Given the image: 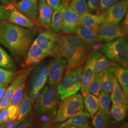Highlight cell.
<instances>
[{
	"label": "cell",
	"instance_id": "cell-1",
	"mask_svg": "<svg viewBox=\"0 0 128 128\" xmlns=\"http://www.w3.org/2000/svg\"><path fill=\"white\" fill-rule=\"evenodd\" d=\"M35 34V30L10 22L5 23L0 25V44L16 58L25 59Z\"/></svg>",
	"mask_w": 128,
	"mask_h": 128
},
{
	"label": "cell",
	"instance_id": "cell-2",
	"mask_svg": "<svg viewBox=\"0 0 128 128\" xmlns=\"http://www.w3.org/2000/svg\"><path fill=\"white\" fill-rule=\"evenodd\" d=\"M89 46L74 35H59L56 56L67 61L66 72L82 65L89 55Z\"/></svg>",
	"mask_w": 128,
	"mask_h": 128
},
{
	"label": "cell",
	"instance_id": "cell-3",
	"mask_svg": "<svg viewBox=\"0 0 128 128\" xmlns=\"http://www.w3.org/2000/svg\"><path fill=\"white\" fill-rule=\"evenodd\" d=\"M41 91V96L35 102V114H50L56 115L60 99L57 86L50 88L46 86Z\"/></svg>",
	"mask_w": 128,
	"mask_h": 128
},
{
	"label": "cell",
	"instance_id": "cell-4",
	"mask_svg": "<svg viewBox=\"0 0 128 128\" xmlns=\"http://www.w3.org/2000/svg\"><path fill=\"white\" fill-rule=\"evenodd\" d=\"M82 70V66H81L66 72L57 86L61 100L76 94L80 89Z\"/></svg>",
	"mask_w": 128,
	"mask_h": 128
},
{
	"label": "cell",
	"instance_id": "cell-5",
	"mask_svg": "<svg viewBox=\"0 0 128 128\" xmlns=\"http://www.w3.org/2000/svg\"><path fill=\"white\" fill-rule=\"evenodd\" d=\"M84 111L82 96L80 94H76L59 102L55 122H62Z\"/></svg>",
	"mask_w": 128,
	"mask_h": 128
},
{
	"label": "cell",
	"instance_id": "cell-6",
	"mask_svg": "<svg viewBox=\"0 0 128 128\" xmlns=\"http://www.w3.org/2000/svg\"><path fill=\"white\" fill-rule=\"evenodd\" d=\"M100 51L112 61L128 66V40L122 37L114 40L108 42L100 48Z\"/></svg>",
	"mask_w": 128,
	"mask_h": 128
},
{
	"label": "cell",
	"instance_id": "cell-7",
	"mask_svg": "<svg viewBox=\"0 0 128 128\" xmlns=\"http://www.w3.org/2000/svg\"><path fill=\"white\" fill-rule=\"evenodd\" d=\"M50 64L42 62L34 66L29 74L28 92L31 98L45 87L48 80Z\"/></svg>",
	"mask_w": 128,
	"mask_h": 128
},
{
	"label": "cell",
	"instance_id": "cell-8",
	"mask_svg": "<svg viewBox=\"0 0 128 128\" xmlns=\"http://www.w3.org/2000/svg\"><path fill=\"white\" fill-rule=\"evenodd\" d=\"M102 56L101 53L96 50L92 51L88 55L86 63L82 69L81 78V92L83 97L89 91V88L96 74L95 66L97 60Z\"/></svg>",
	"mask_w": 128,
	"mask_h": 128
},
{
	"label": "cell",
	"instance_id": "cell-9",
	"mask_svg": "<svg viewBox=\"0 0 128 128\" xmlns=\"http://www.w3.org/2000/svg\"><path fill=\"white\" fill-rule=\"evenodd\" d=\"M67 61L61 56H56L50 63L48 76V86H58L61 81L67 67Z\"/></svg>",
	"mask_w": 128,
	"mask_h": 128
},
{
	"label": "cell",
	"instance_id": "cell-10",
	"mask_svg": "<svg viewBox=\"0 0 128 128\" xmlns=\"http://www.w3.org/2000/svg\"><path fill=\"white\" fill-rule=\"evenodd\" d=\"M33 66L24 68L19 71L16 74L13 81L6 90L4 96L2 101L0 102V112L5 107H8L12 98L14 92L23 81L26 80L28 76L29 75Z\"/></svg>",
	"mask_w": 128,
	"mask_h": 128
},
{
	"label": "cell",
	"instance_id": "cell-11",
	"mask_svg": "<svg viewBox=\"0 0 128 128\" xmlns=\"http://www.w3.org/2000/svg\"><path fill=\"white\" fill-rule=\"evenodd\" d=\"M58 38L59 35L56 33L45 30L40 32L33 42L50 56L55 55Z\"/></svg>",
	"mask_w": 128,
	"mask_h": 128
},
{
	"label": "cell",
	"instance_id": "cell-12",
	"mask_svg": "<svg viewBox=\"0 0 128 128\" xmlns=\"http://www.w3.org/2000/svg\"><path fill=\"white\" fill-rule=\"evenodd\" d=\"M81 26L80 15L74 12L69 4L66 5L64 9L61 32L64 34H74Z\"/></svg>",
	"mask_w": 128,
	"mask_h": 128
},
{
	"label": "cell",
	"instance_id": "cell-13",
	"mask_svg": "<svg viewBox=\"0 0 128 128\" xmlns=\"http://www.w3.org/2000/svg\"><path fill=\"white\" fill-rule=\"evenodd\" d=\"M100 40L110 42L125 36L122 28L118 25L104 22L101 24L97 30Z\"/></svg>",
	"mask_w": 128,
	"mask_h": 128
},
{
	"label": "cell",
	"instance_id": "cell-14",
	"mask_svg": "<svg viewBox=\"0 0 128 128\" xmlns=\"http://www.w3.org/2000/svg\"><path fill=\"white\" fill-rule=\"evenodd\" d=\"M128 9V0H122L109 8L107 12L105 22L118 25L122 20Z\"/></svg>",
	"mask_w": 128,
	"mask_h": 128
},
{
	"label": "cell",
	"instance_id": "cell-15",
	"mask_svg": "<svg viewBox=\"0 0 128 128\" xmlns=\"http://www.w3.org/2000/svg\"><path fill=\"white\" fill-rule=\"evenodd\" d=\"M20 12L37 23L38 16V0H20L16 3Z\"/></svg>",
	"mask_w": 128,
	"mask_h": 128
},
{
	"label": "cell",
	"instance_id": "cell-16",
	"mask_svg": "<svg viewBox=\"0 0 128 128\" xmlns=\"http://www.w3.org/2000/svg\"><path fill=\"white\" fill-rule=\"evenodd\" d=\"M91 116L86 111H83L74 116L63 122L51 126L50 128H64L74 126L78 128H87Z\"/></svg>",
	"mask_w": 128,
	"mask_h": 128
},
{
	"label": "cell",
	"instance_id": "cell-17",
	"mask_svg": "<svg viewBox=\"0 0 128 128\" xmlns=\"http://www.w3.org/2000/svg\"><path fill=\"white\" fill-rule=\"evenodd\" d=\"M47 56H48V55L46 52L33 42L28 52L22 67L34 66L41 62Z\"/></svg>",
	"mask_w": 128,
	"mask_h": 128
},
{
	"label": "cell",
	"instance_id": "cell-18",
	"mask_svg": "<svg viewBox=\"0 0 128 128\" xmlns=\"http://www.w3.org/2000/svg\"><path fill=\"white\" fill-rule=\"evenodd\" d=\"M107 12L100 14H92L86 13L80 15V22L81 25L96 31L97 30L101 24L105 22Z\"/></svg>",
	"mask_w": 128,
	"mask_h": 128
},
{
	"label": "cell",
	"instance_id": "cell-19",
	"mask_svg": "<svg viewBox=\"0 0 128 128\" xmlns=\"http://www.w3.org/2000/svg\"><path fill=\"white\" fill-rule=\"evenodd\" d=\"M53 10L45 0H38V16L37 23L39 26L45 28H49L51 25Z\"/></svg>",
	"mask_w": 128,
	"mask_h": 128
},
{
	"label": "cell",
	"instance_id": "cell-20",
	"mask_svg": "<svg viewBox=\"0 0 128 128\" xmlns=\"http://www.w3.org/2000/svg\"><path fill=\"white\" fill-rule=\"evenodd\" d=\"M10 22L22 27L35 30L38 28V23L32 21L16 9L12 10L9 18Z\"/></svg>",
	"mask_w": 128,
	"mask_h": 128
},
{
	"label": "cell",
	"instance_id": "cell-21",
	"mask_svg": "<svg viewBox=\"0 0 128 128\" xmlns=\"http://www.w3.org/2000/svg\"><path fill=\"white\" fill-rule=\"evenodd\" d=\"M76 34L87 46H98L100 40L96 31L81 25L78 28Z\"/></svg>",
	"mask_w": 128,
	"mask_h": 128
},
{
	"label": "cell",
	"instance_id": "cell-22",
	"mask_svg": "<svg viewBox=\"0 0 128 128\" xmlns=\"http://www.w3.org/2000/svg\"><path fill=\"white\" fill-rule=\"evenodd\" d=\"M67 4H69V1L68 0H62L61 4L55 10L52 14L51 27L56 33H60L62 30L64 9Z\"/></svg>",
	"mask_w": 128,
	"mask_h": 128
},
{
	"label": "cell",
	"instance_id": "cell-23",
	"mask_svg": "<svg viewBox=\"0 0 128 128\" xmlns=\"http://www.w3.org/2000/svg\"><path fill=\"white\" fill-rule=\"evenodd\" d=\"M92 125L94 128H116V122L110 119L109 115L98 110L92 118Z\"/></svg>",
	"mask_w": 128,
	"mask_h": 128
},
{
	"label": "cell",
	"instance_id": "cell-24",
	"mask_svg": "<svg viewBox=\"0 0 128 128\" xmlns=\"http://www.w3.org/2000/svg\"><path fill=\"white\" fill-rule=\"evenodd\" d=\"M83 97L84 107L90 115L91 117L92 118L100 108V99L99 97L89 92Z\"/></svg>",
	"mask_w": 128,
	"mask_h": 128
},
{
	"label": "cell",
	"instance_id": "cell-25",
	"mask_svg": "<svg viewBox=\"0 0 128 128\" xmlns=\"http://www.w3.org/2000/svg\"><path fill=\"white\" fill-rule=\"evenodd\" d=\"M115 77L114 68H111L104 71L101 83V90L107 94H110L114 86Z\"/></svg>",
	"mask_w": 128,
	"mask_h": 128
},
{
	"label": "cell",
	"instance_id": "cell-26",
	"mask_svg": "<svg viewBox=\"0 0 128 128\" xmlns=\"http://www.w3.org/2000/svg\"><path fill=\"white\" fill-rule=\"evenodd\" d=\"M112 104H124L128 105V97L120 86L116 76L114 80V86L110 96Z\"/></svg>",
	"mask_w": 128,
	"mask_h": 128
},
{
	"label": "cell",
	"instance_id": "cell-27",
	"mask_svg": "<svg viewBox=\"0 0 128 128\" xmlns=\"http://www.w3.org/2000/svg\"><path fill=\"white\" fill-rule=\"evenodd\" d=\"M115 76L120 87L128 97V68L117 64L114 68Z\"/></svg>",
	"mask_w": 128,
	"mask_h": 128
},
{
	"label": "cell",
	"instance_id": "cell-28",
	"mask_svg": "<svg viewBox=\"0 0 128 128\" xmlns=\"http://www.w3.org/2000/svg\"><path fill=\"white\" fill-rule=\"evenodd\" d=\"M128 105L124 104H112L110 110V114L116 122H120L126 118L128 114Z\"/></svg>",
	"mask_w": 128,
	"mask_h": 128
},
{
	"label": "cell",
	"instance_id": "cell-29",
	"mask_svg": "<svg viewBox=\"0 0 128 128\" xmlns=\"http://www.w3.org/2000/svg\"><path fill=\"white\" fill-rule=\"evenodd\" d=\"M32 99L30 96L26 92L24 94L23 99L20 106L19 115L17 119L20 121H22L32 110Z\"/></svg>",
	"mask_w": 128,
	"mask_h": 128
},
{
	"label": "cell",
	"instance_id": "cell-30",
	"mask_svg": "<svg viewBox=\"0 0 128 128\" xmlns=\"http://www.w3.org/2000/svg\"><path fill=\"white\" fill-rule=\"evenodd\" d=\"M118 64L110 61L104 56H101L97 60L95 66L96 74L104 72L106 70L111 68H114Z\"/></svg>",
	"mask_w": 128,
	"mask_h": 128
},
{
	"label": "cell",
	"instance_id": "cell-31",
	"mask_svg": "<svg viewBox=\"0 0 128 128\" xmlns=\"http://www.w3.org/2000/svg\"><path fill=\"white\" fill-rule=\"evenodd\" d=\"M69 6L80 15L89 13L86 0H70Z\"/></svg>",
	"mask_w": 128,
	"mask_h": 128
},
{
	"label": "cell",
	"instance_id": "cell-32",
	"mask_svg": "<svg viewBox=\"0 0 128 128\" xmlns=\"http://www.w3.org/2000/svg\"><path fill=\"white\" fill-rule=\"evenodd\" d=\"M0 66L9 70L15 69L14 60L9 54L0 46Z\"/></svg>",
	"mask_w": 128,
	"mask_h": 128
},
{
	"label": "cell",
	"instance_id": "cell-33",
	"mask_svg": "<svg viewBox=\"0 0 128 128\" xmlns=\"http://www.w3.org/2000/svg\"><path fill=\"white\" fill-rule=\"evenodd\" d=\"M104 72L96 74L89 88L90 92L96 96L99 97L101 92V83L103 77Z\"/></svg>",
	"mask_w": 128,
	"mask_h": 128
},
{
	"label": "cell",
	"instance_id": "cell-34",
	"mask_svg": "<svg viewBox=\"0 0 128 128\" xmlns=\"http://www.w3.org/2000/svg\"><path fill=\"white\" fill-rule=\"evenodd\" d=\"M26 86V81H23L17 88L14 92L12 98L10 101L9 106L14 105L20 107L22 102L24 96V89Z\"/></svg>",
	"mask_w": 128,
	"mask_h": 128
},
{
	"label": "cell",
	"instance_id": "cell-35",
	"mask_svg": "<svg viewBox=\"0 0 128 128\" xmlns=\"http://www.w3.org/2000/svg\"><path fill=\"white\" fill-rule=\"evenodd\" d=\"M99 98L100 102L99 110L105 114L109 115L110 106V98L109 94L101 91Z\"/></svg>",
	"mask_w": 128,
	"mask_h": 128
},
{
	"label": "cell",
	"instance_id": "cell-36",
	"mask_svg": "<svg viewBox=\"0 0 128 128\" xmlns=\"http://www.w3.org/2000/svg\"><path fill=\"white\" fill-rule=\"evenodd\" d=\"M15 76L14 72L0 68V87H7Z\"/></svg>",
	"mask_w": 128,
	"mask_h": 128
},
{
	"label": "cell",
	"instance_id": "cell-37",
	"mask_svg": "<svg viewBox=\"0 0 128 128\" xmlns=\"http://www.w3.org/2000/svg\"><path fill=\"white\" fill-rule=\"evenodd\" d=\"M16 8V2H10L9 5L0 4V21L9 18L11 10Z\"/></svg>",
	"mask_w": 128,
	"mask_h": 128
},
{
	"label": "cell",
	"instance_id": "cell-38",
	"mask_svg": "<svg viewBox=\"0 0 128 128\" xmlns=\"http://www.w3.org/2000/svg\"><path fill=\"white\" fill-rule=\"evenodd\" d=\"M38 123L40 124V126L43 125H46L48 126H52V124H55V115L50 114H43L38 115Z\"/></svg>",
	"mask_w": 128,
	"mask_h": 128
},
{
	"label": "cell",
	"instance_id": "cell-39",
	"mask_svg": "<svg viewBox=\"0 0 128 128\" xmlns=\"http://www.w3.org/2000/svg\"><path fill=\"white\" fill-rule=\"evenodd\" d=\"M33 122V116L30 112L18 124L16 128H32Z\"/></svg>",
	"mask_w": 128,
	"mask_h": 128
},
{
	"label": "cell",
	"instance_id": "cell-40",
	"mask_svg": "<svg viewBox=\"0 0 128 128\" xmlns=\"http://www.w3.org/2000/svg\"><path fill=\"white\" fill-rule=\"evenodd\" d=\"M20 107L16 105H12L8 107V118L11 120H15L18 118Z\"/></svg>",
	"mask_w": 128,
	"mask_h": 128
},
{
	"label": "cell",
	"instance_id": "cell-41",
	"mask_svg": "<svg viewBox=\"0 0 128 128\" xmlns=\"http://www.w3.org/2000/svg\"><path fill=\"white\" fill-rule=\"evenodd\" d=\"M118 0H100V11L102 12L108 9L110 7L116 4Z\"/></svg>",
	"mask_w": 128,
	"mask_h": 128
},
{
	"label": "cell",
	"instance_id": "cell-42",
	"mask_svg": "<svg viewBox=\"0 0 128 128\" xmlns=\"http://www.w3.org/2000/svg\"><path fill=\"white\" fill-rule=\"evenodd\" d=\"M100 0H87L88 8L89 13L95 12L98 9Z\"/></svg>",
	"mask_w": 128,
	"mask_h": 128
},
{
	"label": "cell",
	"instance_id": "cell-43",
	"mask_svg": "<svg viewBox=\"0 0 128 128\" xmlns=\"http://www.w3.org/2000/svg\"><path fill=\"white\" fill-rule=\"evenodd\" d=\"M8 107H5L0 112V124H4L8 121Z\"/></svg>",
	"mask_w": 128,
	"mask_h": 128
},
{
	"label": "cell",
	"instance_id": "cell-44",
	"mask_svg": "<svg viewBox=\"0 0 128 128\" xmlns=\"http://www.w3.org/2000/svg\"><path fill=\"white\" fill-rule=\"evenodd\" d=\"M122 25V29L125 35H128V9Z\"/></svg>",
	"mask_w": 128,
	"mask_h": 128
},
{
	"label": "cell",
	"instance_id": "cell-45",
	"mask_svg": "<svg viewBox=\"0 0 128 128\" xmlns=\"http://www.w3.org/2000/svg\"><path fill=\"white\" fill-rule=\"evenodd\" d=\"M46 3L49 5L52 9H56L61 3V0H45Z\"/></svg>",
	"mask_w": 128,
	"mask_h": 128
},
{
	"label": "cell",
	"instance_id": "cell-46",
	"mask_svg": "<svg viewBox=\"0 0 128 128\" xmlns=\"http://www.w3.org/2000/svg\"><path fill=\"white\" fill-rule=\"evenodd\" d=\"M21 122H22L18 119L15 120H10L7 122V123L6 124V128H16L17 126Z\"/></svg>",
	"mask_w": 128,
	"mask_h": 128
},
{
	"label": "cell",
	"instance_id": "cell-47",
	"mask_svg": "<svg viewBox=\"0 0 128 128\" xmlns=\"http://www.w3.org/2000/svg\"><path fill=\"white\" fill-rule=\"evenodd\" d=\"M0 2L5 5H9L10 3V0H0Z\"/></svg>",
	"mask_w": 128,
	"mask_h": 128
},
{
	"label": "cell",
	"instance_id": "cell-48",
	"mask_svg": "<svg viewBox=\"0 0 128 128\" xmlns=\"http://www.w3.org/2000/svg\"><path fill=\"white\" fill-rule=\"evenodd\" d=\"M120 128H128V122L124 124V125H122Z\"/></svg>",
	"mask_w": 128,
	"mask_h": 128
},
{
	"label": "cell",
	"instance_id": "cell-49",
	"mask_svg": "<svg viewBox=\"0 0 128 128\" xmlns=\"http://www.w3.org/2000/svg\"><path fill=\"white\" fill-rule=\"evenodd\" d=\"M51 126H48V125H43L40 126L39 128H50Z\"/></svg>",
	"mask_w": 128,
	"mask_h": 128
},
{
	"label": "cell",
	"instance_id": "cell-50",
	"mask_svg": "<svg viewBox=\"0 0 128 128\" xmlns=\"http://www.w3.org/2000/svg\"><path fill=\"white\" fill-rule=\"evenodd\" d=\"M5 126H6V124L5 123L0 124V128H5Z\"/></svg>",
	"mask_w": 128,
	"mask_h": 128
},
{
	"label": "cell",
	"instance_id": "cell-51",
	"mask_svg": "<svg viewBox=\"0 0 128 128\" xmlns=\"http://www.w3.org/2000/svg\"><path fill=\"white\" fill-rule=\"evenodd\" d=\"M18 0H10V2H16Z\"/></svg>",
	"mask_w": 128,
	"mask_h": 128
},
{
	"label": "cell",
	"instance_id": "cell-52",
	"mask_svg": "<svg viewBox=\"0 0 128 128\" xmlns=\"http://www.w3.org/2000/svg\"><path fill=\"white\" fill-rule=\"evenodd\" d=\"M64 128H78L76 127H74V126H69V127H67Z\"/></svg>",
	"mask_w": 128,
	"mask_h": 128
},
{
	"label": "cell",
	"instance_id": "cell-53",
	"mask_svg": "<svg viewBox=\"0 0 128 128\" xmlns=\"http://www.w3.org/2000/svg\"><path fill=\"white\" fill-rule=\"evenodd\" d=\"M87 128H92V127H91V126H88V127H87Z\"/></svg>",
	"mask_w": 128,
	"mask_h": 128
}]
</instances>
